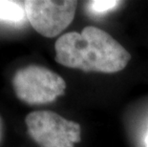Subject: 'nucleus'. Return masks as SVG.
I'll use <instances>...</instances> for the list:
<instances>
[{
	"label": "nucleus",
	"mask_w": 148,
	"mask_h": 147,
	"mask_svg": "<svg viewBox=\"0 0 148 147\" xmlns=\"http://www.w3.org/2000/svg\"><path fill=\"white\" fill-rule=\"evenodd\" d=\"M55 50L58 63L83 72L119 73L131 59L130 53L111 34L95 26L85 27L81 33L62 34Z\"/></svg>",
	"instance_id": "obj_1"
},
{
	"label": "nucleus",
	"mask_w": 148,
	"mask_h": 147,
	"mask_svg": "<svg viewBox=\"0 0 148 147\" xmlns=\"http://www.w3.org/2000/svg\"><path fill=\"white\" fill-rule=\"evenodd\" d=\"M14 94L29 105L48 104L63 96L66 82L50 69L40 65H28L15 72L12 80Z\"/></svg>",
	"instance_id": "obj_2"
},
{
	"label": "nucleus",
	"mask_w": 148,
	"mask_h": 147,
	"mask_svg": "<svg viewBox=\"0 0 148 147\" xmlns=\"http://www.w3.org/2000/svg\"><path fill=\"white\" fill-rule=\"evenodd\" d=\"M25 122L28 134L40 147H75L80 142V125L55 112H32Z\"/></svg>",
	"instance_id": "obj_3"
},
{
	"label": "nucleus",
	"mask_w": 148,
	"mask_h": 147,
	"mask_svg": "<svg viewBox=\"0 0 148 147\" xmlns=\"http://www.w3.org/2000/svg\"><path fill=\"white\" fill-rule=\"evenodd\" d=\"M27 20L39 34L56 37L74 20L77 1L27 0L24 2Z\"/></svg>",
	"instance_id": "obj_4"
},
{
	"label": "nucleus",
	"mask_w": 148,
	"mask_h": 147,
	"mask_svg": "<svg viewBox=\"0 0 148 147\" xmlns=\"http://www.w3.org/2000/svg\"><path fill=\"white\" fill-rule=\"evenodd\" d=\"M27 19L24 2L0 0V21L18 25Z\"/></svg>",
	"instance_id": "obj_5"
},
{
	"label": "nucleus",
	"mask_w": 148,
	"mask_h": 147,
	"mask_svg": "<svg viewBox=\"0 0 148 147\" xmlns=\"http://www.w3.org/2000/svg\"><path fill=\"white\" fill-rule=\"evenodd\" d=\"M121 3V1H116V0H94L86 3V9L89 14L102 15L116 10Z\"/></svg>",
	"instance_id": "obj_6"
},
{
	"label": "nucleus",
	"mask_w": 148,
	"mask_h": 147,
	"mask_svg": "<svg viewBox=\"0 0 148 147\" xmlns=\"http://www.w3.org/2000/svg\"><path fill=\"white\" fill-rule=\"evenodd\" d=\"M2 137H3V121L1 117H0V142L2 140Z\"/></svg>",
	"instance_id": "obj_7"
},
{
	"label": "nucleus",
	"mask_w": 148,
	"mask_h": 147,
	"mask_svg": "<svg viewBox=\"0 0 148 147\" xmlns=\"http://www.w3.org/2000/svg\"><path fill=\"white\" fill-rule=\"evenodd\" d=\"M145 146L148 147V131H147V134H146V137H145Z\"/></svg>",
	"instance_id": "obj_8"
}]
</instances>
